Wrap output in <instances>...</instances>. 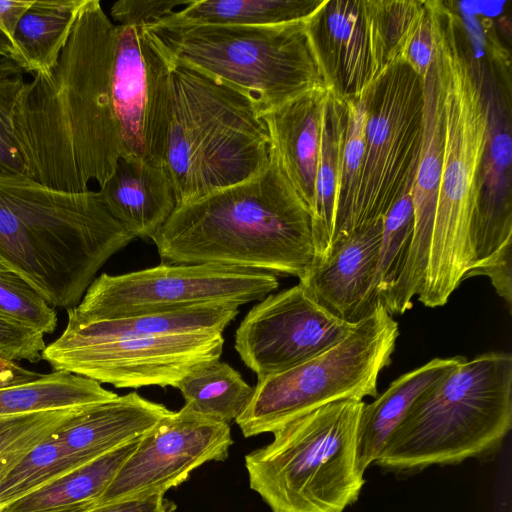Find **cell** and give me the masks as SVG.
Returning <instances> with one entry per match:
<instances>
[{
	"label": "cell",
	"instance_id": "obj_9",
	"mask_svg": "<svg viewBox=\"0 0 512 512\" xmlns=\"http://www.w3.org/2000/svg\"><path fill=\"white\" fill-rule=\"evenodd\" d=\"M398 335V323L378 302L333 346L285 371L257 378L236 424L245 437L273 433L323 405L377 397L379 374L391 362Z\"/></svg>",
	"mask_w": 512,
	"mask_h": 512
},
{
	"label": "cell",
	"instance_id": "obj_45",
	"mask_svg": "<svg viewBox=\"0 0 512 512\" xmlns=\"http://www.w3.org/2000/svg\"><path fill=\"white\" fill-rule=\"evenodd\" d=\"M20 72H24V70L17 63L10 59L0 58V78L11 76Z\"/></svg>",
	"mask_w": 512,
	"mask_h": 512
},
{
	"label": "cell",
	"instance_id": "obj_11",
	"mask_svg": "<svg viewBox=\"0 0 512 512\" xmlns=\"http://www.w3.org/2000/svg\"><path fill=\"white\" fill-rule=\"evenodd\" d=\"M279 286L274 274L222 265L169 264L120 275L102 273L68 320L91 322L206 304L241 306Z\"/></svg>",
	"mask_w": 512,
	"mask_h": 512
},
{
	"label": "cell",
	"instance_id": "obj_5",
	"mask_svg": "<svg viewBox=\"0 0 512 512\" xmlns=\"http://www.w3.org/2000/svg\"><path fill=\"white\" fill-rule=\"evenodd\" d=\"M168 60L163 166L173 183L177 205L196 201L263 171L269 164L272 146L254 102L198 69Z\"/></svg>",
	"mask_w": 512,
	"mask_h": 512
},
{
	"label": "cell",
	"instance_id": "obj_42",
	"mask_svg": "<svg viewBox=\"0 0 512 512\" xmlns=\"http://www.w3.org/2000/svg\"><path fill=\"white\" fill-rule=\"evenodd\" d=\"M28 6L25 0H0V58L10 59L20 67L21 58L13 42V34Z\"/></svg>",
	"mask_w": 512,
	"mask_h": 512
},
{
	"label": "cell",
	"instance_id": "obj_43",
	"mask_svg": "<svg viewBox=\"0 0 512 512\" xmlns=\"http://www.w3.org/2000/svg\"><path fill=\"white\" fill-rule=\"evenodd\" d=\"M176 504L164 495L97 504L85 512H175Z\"/></svg>",
	"mask_w": 512,
	"mask_h": 512
},
{
	"label": "cell",
	"instance_id": "obj_18",
	"mask_svg": "<svg viewBox=\"0 0 512 512\" xmlns=\"http://www.w3.org/2000/svg\"><path fill=\"white\" fill-rule=\"evenodd\" d=\"M488 98L487 139L472 231V268L503 250L512 249L510 91L506 93L498 86L497 89L488 90Z\"/></svg>",
	"mask_w": 512,
	"mask_h": 512
},
{
	"label": "cell",
	"instance_id": "obj_40",
	"mask_svg": "<svg viewBox=\"0 0 512 512\" xmlns=\"http://www.w3.org/2000/svg\"><path fill=\"white\" fill-rule=\"evenodd\" d=\"M192 0H120L111 7V16L122 26L143 28L171 16Z\"/></svg>",
	"mask_w": 512,
	"mask_h": 512
},
{
	"label": "cell",
	"instance_id": "obj_17",
	"mask_svg": "<svg viewBox=\"0 0 512 512\" xmlns=\"http://www.w3.org/2000/svg\"><path fill=\"white\" fill-rule=\"evenodd\" d=\"M383 219L336 239L299 285L322 309L357 324L377 305L372 293Z\"/></svg>",
	"mask_w": 512,
	"mask_h": 512
},
{
	"label": "cell",
	"instance_id": "obj_22",
	"mask_svg": "<svg viewBox=\"0 0 512 512\" xmlns=\"http://www.w3.org/2000/svg\"><path fill=\"white\" fill-rule=\"evenodd\" d=\"M465 360L464 356L434 358L401 375L374 401L364 404L358 423L356 447L357 467L363 474L378 460L389 435L412 403Z\"/></svg>",
	"mask_w": 512,
	"mask_h": 512
},
{
	"label": "cell",
	"instance_id": "obj_44",
	"mask_svg": "<svg viewBox=\"0 0 512 512\" xmlns=\"http://www.w3.org/2000/svg\"><path fill=\"white\" fill-rule=\"evenodd\" d=\"M41 376L16 362L0 359V389L33 381Z\"/></svg>",
	"mask_w": 512,
	"mask_h": 512
},
{
	"label": "cell",
	"instance_id": "obj_12",
	"mask_svg": "<svg viewBox=\"0 0 512 512\" xmlns=\"http://www.w3.org/2000/svg\"><path fill=\"white\" fill-rule=\"evenodd\" d=\"M222 333L84 337L66 331L45 347L54 371L71 372L116 388L172 386L198 366L219 360Z\"/></svg>",
	"mask_w": 512,
	"mask_h": 512
},
{
	"label": "cell",
	"instance_id": "obj_29",
	"mask_svg": "<svg viewBox=\"0 0 512 512\" xmlns=\"http://www.w3.org/2000/svg\"><path fill=\"white\" fill-rule=\"evenodd\" d=\"M184 406L202 416L230 424L248 404L251 387L228 363H204L188 373L177 385Z\"/></svg>",
	"mask_w": 512,
	"mask_h": 512
},
{
	"label": "cell",
	"instance_id": "obj_26",
	"mask_svg": "<svg viewBox=\"0 0 512 512\" xmlns=\"http://www.w3.org/2000/svg\"><path fill=\"white\" fill-rule=\"evenodd\" d=\"M86 0H34L19 19L13 42L25 73L47 75L56 65Z\"/></svg>",
	"mask_w": 512,
	"mask_h": 512
},
{
	"label": "cell",
	"instance_id": "obj_33",
	"mask_svg": "<svg viewBox=\"0 0 512 512\" xmlns=\"http://www.w3.org/2000/svg\"><path fill=\"white\" fill-rule=\"evenodd\" d=\"M347 106L348 120L337 183L333 242L347 234L365 150L366 116L363 99L347 100Z\"/></svg>",
	"mask_w": 512,
	"mask_h": 512
},
{
	"label": "cell",
	"instance_id": "obj_14",
	"mask_svg": "<svg viewBox=\"0 0 512 512\" xmlns=\"http://www.w3.org/2000/svg\"><path fill=\"white\" fill-rule=\"evenodd\" d=\"M355 325L330 315L297 284L253 306L236 330L234 347L259 378L318 355Z\"/></svg>",
	"mask_w": 512,
	"mask_h": 512
},
{
	"label": "cell",
	"instance_id": "obj_21",
	"mask_svg": "<svg viewBox=\"0 0 512 512\" xmlns=\"http://www.w3.org/2000/svg\"><path fill=\"white\" fill-rule=\"evenodd\" d=\"M98 192L112 217L135 238L152 239L177 205L165 167L147 158L120 157Z\"/></svg>",
	"mask_w": 512,
	"mask_h": 512
},
{
	"label": "cell",
	"instance_id": "obj_27",
	"mask_svg": "<svg viewBox=\"0 0 512 512\" xmlns=\"http://www.w3.org/2000/svg\"><path fill=\"white\" fill-rule=\"evenodd\" d=\"M347 120V100L329 89L323 109L315 208L312 216L316 262L328 255L334 240L337 183Z\"/></svg>",
	"mask_w": 512,
	"mask_h": 512
},
{
	"label": "cell",
	"instance_id": "obj_28",
	"mask_svg": "<svg viewBox=\"0 0 512 512\" xmlns=\"http://www.w3.org/2000/svg\"><path fill=\"white\" fill-rule=\"evenodd\" d=\"M117 396L95 380L67 371H54L36 380L0 389V417L78 408Z\"/></svg>",
	"mask_w": 512,
	"mask_h": 512
},
{
	"label": "cell",
	"instance_id": "obj_8",
	"mask_svg": "<svg viewBox=\"0 0 512 512\" xmlns=\"http://www.w3.org/2000/svg\"><path fill=\"white\" fill-rule=\"evenodd\" d=\"M365 402L348 398L280 427L245 456L250 488L271 512H344L364 485L357 430Z\"/></svg>",
	"mask_w": 512,
	"mask_h": 512
},
{
	"label": "cell",
	"instance_id": "obj_2",
	"mask_svg": "<svg viewBox=\"0 0 512 512\" xmlns=\"http://www.w3.org/2000/svg\"><path fill=\"white\" fill-rule=\"evenodd\" d=\"M151 240L163 263L231 266L299 280L317 260L312 215L273 150L257 175L177 205Z\"/></svg>",
	"mask_w": 512,
	"mask_h": 512
},
{
	"label": "cell",
	"instance_id": "obj_3",
	"mask_svg": "<svg viewBox=\"0 0 512 512\" xmlns=\"http://www.w3.org/2000/svg\"><path fill=\"white\" fill-rule=\"evenodd\" d=\"M443 88L444 149L427 267L418 301L447 303L474 265L472 231L487 139L489 98L461 16L429 4Z\"/></svg>",
	"mask_w": 512,
	"mask_h": 512
},
{
	"label": "cell",
	"instance_id": "obj_13",
	"mask_svg": "<svg viewBox=\"0 0 512 512\" xmlns=\"http://www.w3.org/2000/svg\"><path fill=\"white\" fill-rule=\"evenodd\" d=\"M232 444L230 424L185 406L171 411L139 437L98 504L165 495L196 468L226 460Z\"/></svg>",
	"mask_w": 512,
	"mask_h": 512
},
{
	"label": "cell",
	"instance_id": "obj_19",
	"mask_svg": "<svg viewBox=\"0 0 512 512\" xmlns=\"http://www.w3.org/2000/svg\"><path fill=\"white\" fill-rule=\"evenodd\" d=\"M170 412L165 405L130 392L79 407L54 436L83 465L139 438Z\"/></svg>",
	"mask_w": 512,
	"mask_h": 512
},
{
	"label": "cell",
	"instance_id": "obj_23",
	"mask_svg": "<svg viewBox=\"0 0 512 512\" xmlns=\"http://www.w3.org/2000/svg\"><path fill=\"white\" fill-rule=\"evenodd\" d=\"M147 95V70L140 43V28L116 25L111 102L121 157L145 158Z\"/></svg>",
	"mask_w": 512,
	"mask_h": 512
},
{
	"label": "cell",
	"instance_id": "obj_4",
	"mask_svg": "<svg viewBox=\"0 0 512 512\" xmlns=\"http://www.w3.org/2000/svg\"><path fill=\"white\" fill-rule=\"evenodd\" d=\"M134 238L98 191L68 192L0 173V263L52 307H75L98 270Z\"/></svg>",
	"mask_w": 512,
	"mask_h": 512
},
{
	"label": "cell",
	"instance_id": "obj_39",
	"mask_svg": "<svg viewBox=\"0 0 512 512\" xmlns=\"http://www.w3.org/2000/svg\"><path fill=\"white\" fill-rule=\"evenodd\" d=\"M43 333L0 315V359L7 361L42 359L46 347Z\"/></svg>",
	"mask_w": 512,
	"mask_h": 512
},
{
	"label": "cell",
	"instance_id": "obj_20",
	"mask_svg": "<svg viewBox=\"0 0 512 512\" xmlns=\"http://www.w3.org/2000/svg\"><path fill=\"white\" fill-rule=\"evenodd\" d=\"M328 88L307 91L262 116L282 171L313 216Z\"/></svg>",
	"mask_w": 512,
	"mask_h": 512
},
{
	"label": "cell",
	"instance_id": "obj_38",
	"mask_svg": "<svg viewBox=\"0 0 512 512\" xmlns=\"http://www.w3.org/2000/svg\"><path fill=\"white\" fill-rule=\"evenodd\" d=\"M425 1L379 0L381 28L388 53V64L397 62L403 46L420 18Z\"/></svg>",
	"mask_w": 512,
	"mask_h": 512
},
{
	"label": "cell",
	"instance_id": "obj_16",
	"mask_svg": "<svg viewBox=\"0 0 512 512\" xmlns=\"http://www.w3.org/2000/svg\"><path fill=\"white\" fill-rule=\"evenodd\" d=\"M423 132L419 161L410 191L413 233L405 263L380 302L391 315L403 314L419 294L427 267L444 149L443 88L436 58L423 78Z\"/></svg>",
	"mask_w": 512,
	"mask_h": 512
},
{
	"label": "cell",
	"instance_id": "obj_37",
	"mask_svg": "<svg viewBox=\"0 0 512 512\" xmlns=\"http://www.w3.org/2000/svg\"><path fill=\"white\" fill-rule=\"evenodd\" d=\"M24 72L0 78V173L27 177L25 164L12 132V112L24 82Z\"/></svg>",
	"mask_w": 512,
	"mask_h": 512
},
{
	"label": "cell",
	"instance_id": "obj_32",
	"mask_svg": "<svg viewBox=\"0 0 512 512\" xmlns=\"http://www.w3.org/2000/svg\"><path fill=\"white\" fill-rule=\"evenodd\" d=\"M140 43L145 59L148 95L144 122L145 158L163 165L170 63L153 38L140 28Z\"/></svg>",
	"mask_w": 512,
	"mask_h": 512
},
{
	"label": "cell",
	"instance_id": "obj_25",
	"mask_svg": "<svg viewBox=\"0 0 512 512\" xmlns=\"http://www.w3.org/2000/svg\"><path fill=\"white\" fill-rule=\"evenodd\" d=\"M238 308L232 304H206L91 322L68 320L64 331L84 337L223 333L239 314Z\"/></svg>",
	"mask_w": 512,
	"mask_h": 512
},
{
	"label": "cell",
	"instance_id": "obj_6",
	"mask_svg": "<svg viewBox=\"0 0 512 512\" xmlns=\"http://www.w3.org/2000/svg\"><path fill=\"white\" fill-rule=\"evenodd\" d=\"M512 425V356L487 352L423 392L375 462L395 471L451 465L494 450Z\"/></svg>",
	"mask_w": 512,
	"mask_h": 512
},
{
	"label": "cell",
	"instance_id": "obj_36",
	"mask_svg": "<svg viewBox=\"0 0 512 512\" xmlns=\"http://www.w3.org/2000/svg\"><path fill=\"white\" fill-rule=\"evenodd\" d=\"M0 315L37 331L53 333L57 312L21 276L0 263Z\"/></svg>",
	"mask_w": 512,
	"mask_h": 512
},
{
	"label": "cell",
	"instance_id": "obj_34",
	"mask_svg": "<svg viewBox=\"0 0 512 512\" xmlns=\"http://www.w3.org/2000/svg\"><path fill=\"white\" fill-rule=\"evenodd\" d=\"M413 233V205L410 192L398 199L383 217L372 293L376 301L395 282L405 263Z\"/></svg>",
	"mask_w": 512,
	"mask_h": 512
},
{
	"label": "cell",
	"instance_id": "obj_30",
	"mask_svg": "<svg viewBox=\"0 0 512 512\" xmlns=\"http://www.w3.org/2000/svg\"><path fill=\"white\" fill-rule=\"evenodd\" d=\"M324 0H192L181 19L215 25L273 26L306 21Z\"/></svg>",
	"mask_w": 512,
	"mask_h": 512
},
{
	"label": "cell",
	"instance_id": "obj_24",
	"mask_svg": "<svg viewBox=\"0 0 512 512\" xmlns=\"http://www.w3.org/2000/svg\"><path fill=\"white\" fill-rule=\"evenodd\" d=\"M141 437V436H140ZM139 438L47 483L0 512H85L97 505Z\"/></svg>",
	"mask_w": 512,
	"mask_h": 512
},
{
	"label": "cell",
	"instance_id": "obj_1",
	"mask_svg": "<svg viewBox=\"0 0 512 512\" xmlns=\"http://www.w3.org/2000/svg\"><path fill=\"white\" fill-rule=\"evenodd\" d=\"M116 25L86 0L54 68L24 81L12 132L27 177L68 192L101 187L121 157L111 102Z\"/></svg>",
	"mask_w": 512,
	"mask_h": 512
},
{
	"label": "cell",
	"instance_id": "obj_7",
	"mask_svg": "<svg viewBox=\"0 0 512 512\" xmlns=\"http://www.w3.org/2000/svg\"><path fill=\"white\" fill-rule=\"evenodd\" d=\"M306 21L215 25L187 21L174 12L143 28L170 60L243 92L263 115L307 91L330 89Z\"/></svg>",
	"mask_w": 512,
	"mask_h": 512
},
{
	"label": "cell",
	"instance_id": "obj_10",
	"mask_svg": "<svg viewBox=\"0 0 512 512\" xmlns=\"http://www.w3.org/2000/svg\"><path fill=\"white\" fill-rule=\"evenodd\" d=\"M361 98L365 150L346 235L383 219L411 191L422 142L424 83L409 65H388Z\"/></svg>",
	"mask_w": 512,
	"mask_h": 512
},
{
	"label": "cell",
	"instance_id": "obj_41",
	"mask_svg": "<svg viewBox=\"0 0 512 512\" xmlns=\"http://www.w3.org/2000/svg\"><path fill=\"white\" fill-rule=\"evenodd\" d=\"M435 59V39L430 11L425 1L424 10L410 32L398 61L409 65L424 78Z\"/></svg>",
	"mask_w": 512,
	"mask_h": 512
},
{
	"label": "cell",
	"instance_id": "obj_35",
	"mask_svg": "<svg viewBox=\"0 0 512 512\" xmlns=\"http://www.w3.org/2000/svg\"><path fill=\"white\" fill-rule=\"evenodd\" d=\"M78 408L0 417V479Z\"/></svg>",
	"mask_w": 512,
	"mask_h": 512
},
{
	"label": "cell",
	"instance_id": "obj_31",
	"mask_svg": "<svg viewBox=\"0 0 512 512\" xmlns=\"http://www.w3.org/2000/svg\"><path fill=\"white\" fill-rule=\"evenodd\" d=\"M78 466L54 433L49 435L0 479V509Z\"/></svg>",
	"mask_w": 512,
	"mask_h": 512
},
{
	"label": "cell",
	"instance_id": "obj_15",
	"mask_svg": "<svg viewBox=\"0 0 512 512\" xmlns=\"http://www.w3.org/2000/svg\"><path fill=\"white\" fill-rule=\"evenodd\" d=\"M306 23L329 88L343 99L360 98L389 65L379 0H324Z\"/></svg>",
	"mask_w": 512,
	"mask_h": 512
}]
</instances>
